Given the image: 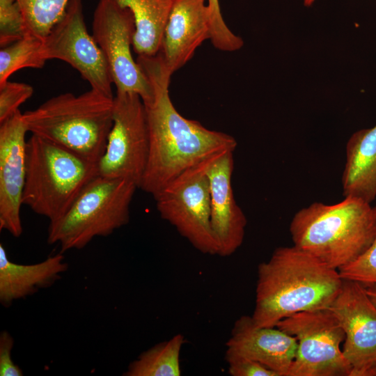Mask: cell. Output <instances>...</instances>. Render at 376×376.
Listing matches in <instances>:
<instances>
[{"instance_id": "obj_1", "label": "cell", "mask_w": 376, "mask_h": 376, "mask_svg": "<svg viewBox=\"0 0 376 376\" xmlns=\"http://www.w3.org/2000/svg\"><path fill=\"white\" fill-rule=\"evenodd\" d=\"M152 95L143 102L148 125L149 150L139 189L153 196L187 169L226 151H235L237 142L226 133L209 130L199 122L183 117L169 96L172 74L159 52L138 56Z\"/></svg>"}, {"instance_id": "obj_2", "label": "cell", "mask_w": 376, "mask_h": 376, "mask_svg": "<svg viewBox=\"0 0 376 376\" xmlns=\"http://www.w3.org/2000/svg\"><path fill=\"white\" fill-rule=\"evenodd\" d=\"M343 281L337 269L295 245L279 247L258 267L251 318L258 326L275 327L296 313L328 308Z\"/></svg>"}, {"instance_id": "obj_3", "label": "cell", "mask_w": 376, "mask_h": 376, "mask_svg": "<svg viewBox=\"0 0 376 376\" xmlns=\"http://www.w3.org/2000/svg\"><path fill=\"white\" fill-rule=\"evenodd\" d=\"M290 232L295 246L338 270L372 244L376 214L370 203L354 197L331 205L315 202L295 214Z\"/></svg>"}, {"instance_id": "obj_4", "label": "cell", "mask_w": 376, "mask_h": 376, "mask_svg": "<svg viewBox=\"0 0 376 376\" xmlns=\"http://www.w3.org/2000/svg\"><path fill=\"white\" fill-rule=\"evenodd\" d=\"M113 98L93 88L79 95L62 93L24 112L22 118L31 134L97 163L113 124Z\"/></svg>"}, {"instance_id": "obj_5", "label": "cell", "mask_w": 376, "mask_h": 376, "mask_svg": "<svg viewBox=\"0 0 376 376\" xmlns=\"http://www.w3.org/2000/svg\"><path fill=\"white\" fill-rule=\"evenodd\" d=\"M97 175V163L31 134L26 146L22 203L49 222L63 216Z\"/></svg>"}, {"instance_id": "obj_6", "label": "cell", "mask_w": 376, "mask_h": 376, "mask_svg": "<svg viewBox=\"0 0 376 376\" xmlns=\"http://www.w3.org/2000/svg\"><path fill=\"white\" fill-rule=\"evenodd\" d=\"M137 185L129 180L95 177L59 219L49 222L47 241L61 252L81 249L96 237H107L130 221Z\"/></svg>"}, {"instance_id": "obj_7", "label": "cell", "mask_w": 376, "mask_h": 376, "mask_svg": "<svg viewBox=\"0 0 376 376\" xmlns=\"http://www.w3.org/2000/svg\"><path fill=\"white\" fill-rule=\"evenodd\" d=\"M217 155L187 169L154 197L160 217L197 251L212 256L219 247L211 224L207 169Z\"/></svg>"}, {"instance_id": "obj_8", "label": "cell", "mask_w": 376, "mask_h": 376, "mask_svg": "<svg viewBox=\"0 0 376 376\" xmlns=\"http://www.w3.org/2000/svg\"><path fill=\"white\" fill-rule=\"evenodd\" d=\"M276 327L297 340L287 376L351 375V366L340 347L345 332L329 307L296 313Z\"/></svg>"}, {"instance_id": "obj_9", "label": "cell", "mask_w": 376, "mask_h": 376, "mask_svg": "<svg viewBox=\"0 0 376 376\" xmlns=\"http://www.w3.org/2000/svg\"><path fill=\"white\" fill-rule=\"evenodd\" d=\"M148 150V125L141 97L135 93L117 91L113 124L104 152L97 163V175L129 180L139 188Z\"/></svg>"}, {"instance_id": "obj_10", "label": "cell", "mask_w": 376, "mask_h": 376, "mask_svg": "<svg viewBox=\"0 0 376 376\" xmlns=\"http://www.w3.org/2000/svg\"><path fill=\"white\" fill-rule=\"evenodd\" d=\"M135 22L129 8L116 0H99L92 22V36L107 61L117 91L137 93L143 102L149 100L152 88L148 79L134 61L131 46Z\"/></svg>"}, {"instance_id": "obj_11", "label": "cell", "mask_w": 376, "mask_h": 376, "mask_svg": "<svg viewBox=\"0 0 376 376\" xmlns=\"http://www.w3.org/2000/svg\"><path fill=\"white\" fill-rule=\"evenodd\" d=\"M42 55L77 70L91 88L113 97L110 70L100 47L86 29L81 0H70L66 9L43 38Z\"/></svg>"}, {"instance_id": "obj_12", "label": "cell", "mask_w": 376, "mask_h": 376, "mask_svg": "<svg viewBox=\"0 0 376 376\" xmlns=\"http://www.w3.org/2000/svg\"><path fill=\"white\" fill-rule=\"evenodd\" d=\"M345 332L342 350L351 366L350 376H375L376 306L362 284L343 280L329 306Z\"/></svg>"}, {"instance_id": "obj_13", "label": "cell", "mask_w": 376, "mask_h": 376, "mask_svg": "<svg viewBox=\"0 0 376 376\" xmlns=\"http://www.w3.org/2000/svg\"><path fill=\"white\" fill-rule=\"evenodd\" d=\"M27 132L19 110L0 123V230L15 237L22 233Z\"/></svg>"}, {"instance_id": "obj_14", "label": "cell", "mask_w": 376, "mask_h": 376, "mask_svg": "<svg viewBox=\"0 0 376 376\" xmlns=\"http://www.w3.org/2000/svg\"><path fill=\"white\" fill-rule=\"evenodd\" d=\"M234 151L217 155L207 169L210 180L211 224L216 237L218 255L228 257L243 243L247 220L237 205L232 187Z\"/></svg>"}, {"instance_id": "obj_15", "label": "cell", "mask_w": 376, "mask_h": 376, "mask_svg": "<svg viewBox=\"0 0 376 376\" xmlns=\"http://www.w3.org/2000/svg\"><path fill=\"white\" fill-rule=\"evenodd\" d=\"M225 355L237 356L256 361L287 376L295 358L297 340L277 327L256 325L251 316L239 318L226 344Z\"/></svg>"}, {"instance_id": "obj_16", "label": "cell", "mask_w": 376, "mask_h": 376, "mask_svg": "<svg viewBox=\"0 0 376 376\" xmlns=\"http://www.w3.org/2000/svg\"><path fill=\"white\" fill-rule=\"evenodd\" d=\"M207 0H174L164 31L159 53L173 75L210 39V13Z\"/></svg>"}, {"instance_id": "obj_17", "label": "cell", "mask_w": 376, "mask_h": 376, "mask_svg": "<svg viewBox=\"0 0 376 376\" xmlns=\"http://www.w3.org/2000/svg\"><path fill=\"white\" fill-rule=\"evenodd\" d=\"M68 269V264L61 252L38 263L22 265L10 260L0 244V302L9 307L15 301L49 288Z\"/></svg>"}, {"instance_id": "obj_18", "label": "cell", "mask_w": 376, "mask_h": 376, "mask_svg": "<svg viewBox=\"0 0 376 376\" xmlns=\"http://www.w3.org/2000/svg\"><path fill=\"white\" fill-rule=\"evenodd\" d=\"M343 196L368 203L376 200V125L349 138L342 176Z\"/></svg>"}, {"instance_id": "obj_19", "label": "cell", "mask_w": 376, "mask_h": 376, "mask_svg": "<svg viewBox=\"0 0 376 376\" xmlns=\"http://www.w3.org/2000/svg\"><path fill=\"white\" fill-rule=\"evenodd\" d=\"M129 8L135 22L133 49L138 56H154L162 46L165 26L174 0H116Z\"/></svg>"}, {"instance_id": "obj_20", "label": "cell", "mask_w": 376, "mask_h": 376, "mask_svg": "<svg viewBox=\"0 0 376 376\" xmlns=\"http://www.w3.org/2000/svg\"><path fill=\"white\" fill-rule=\"evenodd\" d=\"M185 343L184 336L174 335L142 352L132 361L124 376H180V356Z\"/></svg>"}, {"instance_id": "obj_21", "label": "cell", "mask_w": 376, "mask_h": 376, "mask_svg": "<svg viewBox=\"0 0 376 376\" xmlns=\"http://www.w3.org/2000/svg\"><path fill=\"white\" fill-rule=\"evenodd\" d=\"M42 38L26 34L0 50V84L19 70L42 68L47 61L42 55Z\"/></svg>"}, {"instance_id": "obj_22", "label": "cell", "mask_w": 376, "mask_h": 376, "mask_svg": "<svg viewBox=\"0 0 376 376\" xmlns=\"http://www.w3.org/2000/svg\"><path fill=\"white\" fill-rule=\"evenodd\" d=\"M22 12L25 33L44 38L63 15L70 0H17Z\"/></svg>"}, {"instance_id": "obj_23", "label": "cell", "mask_w": 376, "mask_h": 376, "mask_svg": "<svg viewBox=\"0 0 376 376\" xmlns=\"http://www.w3.org/2000/svg\"><path fill=\"white\" fill-rule=\"evenodd\" d=\"M343 280L363 285L376 283V235L368 248L351 263L338 270Z\"/></svg>"}, {"instance_id": "obj_24", "label": "cell", "mask_w": 376, "mask_h": 376, "mask_svg": "<svg viewBox=\"0 0 376 376\" xmlns=\"http://www.w3.org/2000/svg\"><path fill=\"white\" fill-rule=\"evenodd\" d=\"M26 35L24 21L17 0H0V46L3 47Z\"/></svg>"}, {"instance_id": "obj_25", "label": "cell", "mask_w": 376, "mask_h": 376, "mask_svg": "<svg viewBox=\"0 0 376 376\" xmlns=\"http://www.w3.org/2000/svg\"><path fill=\"white\" fill-rule=\"evenodd\" d=\"M207 1L210 13V40L213 46L225 52L240 49L243 46L244 41L227 26L221 13L219 0Z\"/></svg>"}, {"instance_id": "obj_26", "label": "cell", "mask_w": 376, "mask_h": 376, "mask_svg": "<svg viewBox=\"0 0 376 376\" xmlns=\"http://www.w3.org/2000/svg\"><path fill=\"white\" fill-rule=\"evenodd\" d=\"M33 93L31 86L9 81L0 84V123L19 110Z\"/></svg>"}, {"instance_id": "obj_27", "label": "cell", "mask_w": 376, "mask_h": 376, "mask_svg": "<svg viewBox=\"0 0 376 376\" xmlns=\"http://www.w3.org/2000/svg\"><path fill=\"white\" fill-rule=\"evenodd\" d=\"M225 359L231 376H279L276 372L251 359L230 355H225Z\"/></svg>"}, {"instance_id": "obj_28", "label": "cell", "mask_w": 376, "mask_h": 376, "mask_svg": "<svg viewBox=\"0 0 376 376\" xmlns=\"http://www.w3.org/2000/svg\"><path fill=\"white\" fill-rule=\"evenodd\" d=\"M14 346V338L6 330L0 333V375L22 376V369L12 359L11 352Z\"/></svg>"}, {"instance_id": "obj_29", "label": "cell", "mask_w": 376, "mask_h": 376, "mask_svg": "<svg viewBox=\"0 0 376 376\" xmlns=\"http://www.w3.org/2000/svg\"><path fill=\"white\" fill-rule=\"evenodd\" d=\"M365 291L373 303L376 306V283L363 285Z\"/></svg>"}, {"instance_id": "obj_30", "label": "cell", "mask_w": 376, "mask_h": 376, "mask_svg": "<svg viewBox=\"0 0 376 376\" xmlns=\"http://www.w3.org/2000/svg\"><path fill=\"white\" fill-rule=\"evenodd\" d=\"M315 0H304V4L306 7H309L313 4Z\"/></svg>"}, {"instance_id": "obj_31", "label": "cell", "mask_w": 376, "mask_h": 376, "mask_svg": "<svg viewBox=\"0 0 376 376\" xmlns=\"http://www.w3.org/2000/svg\"><path fill=\"white\" fill-rule=\"evenodd\" d=\"M373 207L374 212H375V214H376V200H375V205H373Z\"/></svg>"}, {"instance_id": "obj_32", "label": "cell", "mask_w": 376, "mask_h": 376, "mask_svg": "<svg viewBox=\"0 0 376 376\" xmlns=\"http://www.w3.org/2000/svg\"><path fill=\"white\" fill-rule=\"evenodd\" d=\"M375 376H376V371H375Z\"/></svg>"}]
</instances>
